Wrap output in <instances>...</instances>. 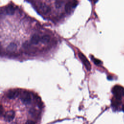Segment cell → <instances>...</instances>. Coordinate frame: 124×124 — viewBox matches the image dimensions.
<instances>
[{
    "label": "cell",
    "instance_id": "1",
    "mask_svg": "<svg viewBox=\"0 0 124 124\" xmlns=\"http://www.w3.org/2000/svg\"><path fill=\"white\" fill-rule=\"evenodd\" d=\"M112 93L114 94L115 99L121 101L122 97L124 96V88L121 86L116 85L113 88Z\"/></svg>",
    "mask_w": 124,
    "mask_h": 124
},
{
    "label": "cell",
    "instance_id": "2",
    "mask_svg": "<svg viewBox=\"0 0 124 124\" xmlns=\"http://www.w3.org/2000/svg\"><path fill=\"white\" fill-rule=\"evenodd\" d=\"M78 56H79V57L80 58L81 61H82V62L85 65V67L86 68V69L90 71L91 70V64H90L89 61L87 59L86 57L85 56V55L84 54H83L81 52L78 53Z\"/></svg>",
    "mask_w": 124,
    "mask_h": 124
},
{
    "label": "cell",
    "instance_id": "3",
    "mask_svg": "<svg viewBox=\"0 0 124 124\" xmlns=\"http://www.w3.org/2000/svg\"><path fill=\"white\" fill-rule=\"evenodd\" d=\"M23 103L25 104H30L31 102V96L29 93L25 92L23 94V96L21 98Z\"/></svg>",
    "mask_w": 124,
    "mask_h": 124
},
{
    "label": "cell",
    "instance_id": "4",
    "mask_svg": "<svg viewBox=\"0 0 124 124\" xmlns=\"http://www.w3.org/2000/svg\"><path fill=\"white\" fill-rule=\"evenodd\" d=\"M40 38L41 37L38 34H34L32 36L31 39V42L32 44L37 45L39 41H40Z\"/></svg>",
    "mask_w": 124,
    "mask_h": 124
},
{
    "label": "cell",
    "instance_id": "5",
    "mask_svg": "<svg viewBox=\"0 0 124 124\" xmlns=\"http://www.w3.org/2000/svg\"><path fill=\"white\" fill-rule=\"evenodd\" d=\"M17 46L15 43H11L7 47V51L9 52H15L17 49Z\"/></svg>",
    "mask_w": 124,
    "mask_h": 124
},
{
    "label": "cell",
    "instance_id": "6",
    "mask_svg": "<svg viewBox=\"0 0 124 124\" xmlns=\"http://www.w3.org/2000/svg\"><path fill=\"white\" fill-rule=\"evenodd\" d=\"M50 37L47 34L44 35L42 36L40 38V41L42 43H43L44 44L48 43L50 42Z\"/></svg>",
    "mask_w": 124,
    "mask_h": 124
},
{
    "label": "cell",
    "instance_id": "7",
    "mask_svg": "<svg viewBox=\"0 0 124 124\" xmlns=\"http://www.w3.org/2000/svg\"><path fill=\"white\" fill-rule=\"evenodd\" d=\"M15 116V113L13 111H11V112H9L6 115H5V119L7 121L10 122V121L13 120V119H14Z\"/></svg>",
    "mask_w": 124,
    "mask_h": 124
},
{
    "label": "cell",
    "instance_id": "8",
    "mask_svg": "<svg viewBox=\"0 0 124 124\" xmlns=\"http://www.w3.org/2000/svg\"><path fill=\"white\" fill-rule=\"evenodd\" d=\"M63 4V2L62 0H55L54 2V7L56 9H60Z\"/></svg>",
    "mask_w": 124,
    "mask_h": 124
},
{
    "label": "cell",
    "instance_id": "9",
    "mask_svg": "<svg viewBox=\"0 0 124 124\" xmlns=\"http://www.w3.org/2000/svg\"><path fill=\"white\" fill-rule=\"evenodd\" d=\"M18 94V92L17 91H11L9 92L7 94V97L9 99H13Z\"/></svg>",
    "mask_w": 124,
    "mask_h": 124
},
{
    "label": "cell",
    "instance_id": "10",
    "mask_svg": "<svg viewBox=\"0 0 124 124\" xmlns=\"http://www.w3.org/2000/svg\"><path fill=\"white\" fill-rule=\"evenodd\" d=\"M73 8V6L72 4L71 1L67 2L65 5V10L67 13H69L71 11V9Z\"/></svg>",
    "mask_w": 124,
    "mask_h": 124
},
{
    "label": "cell",
    "instance_id": "11",
    "mask_svg": "<svg viewBox=\"0 0 124 124\" xmlns=\"http://www.w3.org/2000/svg\"><path fill=\"white\" fill-rule=\"evenodd\" d=\"M71 2H72L73 7H75L78 4V1L77 0H73L72 1H71Z\"/></svg>",
    "mask_w": 124,
    "mask_h": 124
},
{
    "label": "cell",
    "instance_id": "12",
    "mask_svg": "<svg viewBox=\"0 0 124 124\" xmlns=\"http://www.w3.org/2000/svg\"><path fill=\"white\" fill-rule=\"evenodd\" d=\"M23 46L24 48L28 49L30 46V45L28 43H24L23 45Z\"/></svg>",
    "mask_w": 124,
    "mask_h": 124
},
{
    "label": "cell",
    "instance_id": "13",
    "mask_svg": "<svg viewBox=\"0 0 124 124\" xmlns=\"http://www.w3.org/2000/svg\"><path fill=\"white\" fill-rule=\"evenodd\" d=\"M94 62L95 64H99L100 63V61H99V60H97V59H94Z\"/></svg>",
    "mask_w": 124,
    "mask_h": 124
},
{
    "label": "cell",
    "instance_id": "14",
    "mask_svg": "<svg viewBox=\"0 0 124 124\" xmlns=\"http://www.w3.org/2000/svg\"><path fill=\"white\" fill-rule=\"evenodd\" d=\"M27 124H34L35 123V122H33V121H28L26 122Z\"/></svg>",
    "mask_w": 124,
    "mask_h": 124
},
{
    "label": "cell",
    "instance_id": "15",
    "mask_svg": "<svg viewBox=\"0 0 124 124\" xmlns=\"http://www.w3.org/2000/svg\"><path fill=\"white\" fill-rule=\"evenodd\" d=\"M123 111H124V105L123 106Z\"/></svg>",
    "mask_w": 124,
    "mask_h": 124
}]
</instances>
